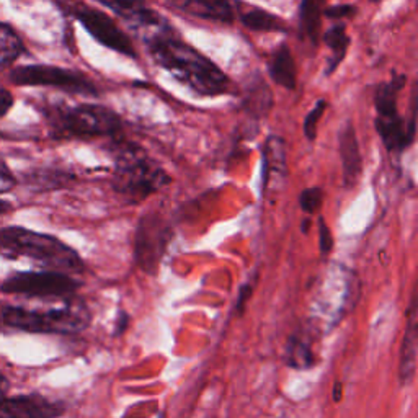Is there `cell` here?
<instances>
[{
	"mask_svg": "<svg viewBox=\"0 0 418 418\" xmlns=\"http://www.w3.org/2000/svg\"><path fill=\"white\" fill-rule=\"evenodd\" d=\"M79 290V283L61 271H26L4 281L2 291L7 295L26 297H54L66 299Z\"/></svg>",
	"mask_w": 418,
	"mask_h": 418,
	"instance_id": "cell-5",
	"label": "cell"
},
{
	"mask_svg": "<svg viewBox=\"0 0 418 418\" xmlns=\"http://www.w3.org/2000/svg\"><path fill=\"white\" fill-rule=\"evenodd\" d=\"M12 103H13V99L12 95H10V92L0 89V118L7 115V111L12 108Z\"/></svg>",
	"mask_w": 418,
	"mask_h": 418,
	"instance_id": "cell-29",
	"label": "cell"
},
{
	"mask_svg": "<svg viewBox=\"0 0 418 418\" xmlns=\"http://www.w3.org/2000/svg\"><path fill=\"white\" fill-rule=\"evenodd\" d=\"M7 392H9V381H7V378L0 373V402L7 397Z\"/></svg>",
	"mask_w": 418,
	"mask_h": 418,
	"instance_id": "cell-31",
	"label": "cell"
},
{
	"mask_svg": "<svg viewBox=\"0 0 418 418\" xmlns=\"http://www.w3.org/2000/svg\"><path fill=\"white\" fill-rule=\"evenodd\" d=\"M238 17L248 30L253 31H286V26L278 17L251 5H238Z\"/></svg>",
	"mask_w": 418,
	"mask_h": 418,
	"instance_id": "cell-19",
	"label": "cell"
},
{
	"mask_svg": "<svg viewBox=\"0 0 418 418\" xmlns=\"http://www.w3.org/2000/svg\"><path fill=\"white\" fill-rule=\"evenodd\" d=\"M64 414V405L43 395H18L0 402V418H57Z\"/></svg>",
	"mask_w": 418,
	"mask_h": 418,
	"instance_id": "cell-10",
	"label": "cell"
},
{
	"mask_svg": "<svg viewBox=\"0 0 418 418\" xmlns=\"http://www.w3.org/2000/svg\"><path fill=\"white\" fill-rule=\"evenodd\" d=\"M319 241H320V252L324 255H329L334 248V237L332 232H330L329 226L325 224V221L320 218L319 219Z\"/></svg>",
	"mask_w": 418,
	"mask_h": 418,
	"instance_id": "cell-25",
	"label": "cell"
},
{
	"mask_svg": "<svg viewBox=\"0 0 418 418\" xmlns=\"http://www.w3.org/2000/svg\"><path fill=\"white\" fill-rule=\"evenodd\" d=\"M417 296L414 295L410 302V309L407 312V327L404 334V341H402L400 350V368L399 376L400 383L407 385L412 383L415 376L417 368Z\"/></svg>",
	"mask_w": 418,
	"mask_h": 418,
	"instance_id": "cell-13",
	"label": "cell"
},
{
	"mask_svg": "<svg viewBox=\"0 0 418 418\" xmlns=\"http://www.w3.org/2000/svg\"><path fill=\"white\" fill-rule=\"evenodd\" d=\"M371 2H381V0H371Z\"/></svg>",
	"mask_w": 418,
	"mask_h": 418,
	"instance_id": "cell-33",
	"label": "cell"
},
{
	"mask_svg": "<svg viewBox=\"0 0 418 418\" xmlns=\"http://www.w3.org/2000/svg\"><path fill=\"white\" fill-rule=\"evenodd\" d=\"M170 242V226L159 214H145L136 231L134 257L139 267L148 273H155L160 258Z\"/></svg>",
	"mask_w": 418,
	"mask_h": 418,
	"instance_id": "cell-7",
	"label": "cell"
},
{
	"mask_svg": "<svg viewBox=\"0 0 418 418\" xmlns=\"http://www.w3.org/2000/svg\"><path fill=\"white\" fill-rule=\"evenodd\" d=\"M170 182L162 168L149 160L143 152L131 148L121 149L116 159L113 187L131 203H141Z\"/></svg>",
	"mask_w": 418,
	"mask_h": 418,
	"instance_id": "cell-4",
	"label": "cell"
},
{
	"mask_svg": "<svg viewBox=\"0 0 418 418\" xmlns=\"http://www.w3.org/2000/svg\"><path fill=\"white\" fill-rule=\"evenodd\" d=\"M75 17L84 25V28L97 41L101 43L103 46L110 48V50L116 53H121L124 56L136 57V51L129 38L118 28L115 21L108 17V15L89 7H79L75 10Z\"/></svg>",
	"mask_w": 418,
	"mask_h": 418,
	"instance_id": "cell-9",
	"label": "cell"
},
{
	"mask_svg": "<svg viewBox=\"0 0 418 418\" xmlns=\"http://www.w3.org/2000/svg\"><path fill=\"white\" fill-rule=\"evenodd\" d=\"M324 201V192L320 188H306L299 194L301 209L306 214H316Z\"/></svg>",
	"mask_w": 418,
	"mask_h": 418,
	"instance_id": "cell-23",
	"label": "cell"
},
{
	"mask_svg": "<svg viewBox=\"0 0 418 418\" xmlns=\"http://www.w3.org/2000/svg\"><path fill=\"white\" fill-rule=\"evenodd\" d=\"M0 255L9 260H33L41 267L67 275L84 271L82 258L74 248L56 237L23 227H5L0 231Z\"/></svg>",
	"mask_w": 418,
	"mask_h": 418,
	"instance_id": "cell-2",
	"label": "cell"
},
{
	"mask_svg": "<svg viewBox=\"0 0 418 418\" xmlns=\"http://www.w3.org/2000/svg\"><path fill=\"white\" fill-rule=\"evenodd\" d=\"M5 211H9V204L5 203V201L0 199V216H2L5 213Z\"/></svg>",
	"mask_w": 418,
	"mask_h": 418,
	"instance_id": "cell-32",
	"label": "cell"
},
{
	"mask_svg": "<svg viewBox=\"0 0 418 418\" xmlns=\"http://www.w3.org/2000/svg\"><path fill=\"white\" fill-rule=\"evenodd\" d=\"M12 77L20 85H46L74 92V94H97L94 84H90L84 75L54 66L20 67L13 70Z\"/></svg>",
	"mask_w": 418,
	"mask_h": 418,
	"instance_id": "cell-8",
	"label": "cell"
},
{
	"mask_svg": "<svg viewBox=\"0 0 418 418\" xmlns=\"http://www.w3.org/2000/svg\"><path fill=\"white\" fill-rule=\"evenodd\" d=\"M97 2L138 26H155L160 21L159 15L145 7L141 0H97Z\"/></svg>",
	"mask_w": 418,
	"mask_h": 418,
	"instance_id": "cell-16",
	"label": "cell"
},
{
	"mask_svg": "<svg viewBox=\"0 0 418 418\" xmlns=\"http://www.w3.org/2000/svg\"><path fill=\"white\" fill-rule=\"evenodd\" d=\"M12 175H10L9 172V167L5 165V162L0 159V192H5V189H9L12 187Z\"/></svg>",
	"mask_w": 418,
	"mask_h": 418,
	"instance_id": "cell-27",
	"label": "cell"
},
{
	"mask_svg": "<svg viewBox=\"0 0 418 418\" xmlns=\"http://www.w3.org/2000/svg\"><path fill=\"white\" fill-rule=\"evenodd\" d=\"M356 12V9L353 5H335V7L325 9L324 15H327L329 18H345L351 17Z\"/></svg>",
	"mask_w": 418,
	"mask_h": 418,
	"instance_id": "cell-26",
	"label": "cell"
},
{
	"mask_svg": "<svg viewBox=\"0 0 418 418\" xmlns=\"http://www.w3.org/2000/svg\"><path fill=\"white\" fill-rule=\"evenodd\" d=\"M21 53V41L10 26L0 23V64L17 59Z\"/></svg>",
	"mask_w": 418,
	"mask_h": 418,
	"instance_id": "cell-22",
	"label": "cell"
},
{
	"mask_svg": "<svg viewBox=\"0 0 418 418\" xmlns=\"http://www.w3.org/2000/svg\"><path fill=\"white\" fill-rule=\"evenodd\" d=\"M340 157L341 167H343V185L355 187L361 175V154L351 123L346 124L343 131L340 133Z\"/></svg>",
	"mask_w": 418,
	"mask_h": 418,
	"instance_id": "cell-15",
	"label": "cell"
},
{
	"mask_svg": "<svg viewBox=\"0 0 418 418\" xmlns=\"http://www.w3.org/2000/svg\"><path fill=\"white\" fill-rule=\"evenodd\" d=\"M287 175L286 145L278 136H270L263 145V189L280 188Z\"/></svg>",
	"mask_w": 418,
	"mask_h": 418,
	"instance_id": "cell-12",
	"label": "cell"
},
{
	"mask_svg": "<svg viewBox=\"0 0 418 418\" xmlns=\"http://www.w3.org/2000/svg\"><path fill=\"white\" fill-rule=\"evenodd\" d=\"M286 363L295 369H311L316 365L312 343L304 332H296L287 339Z\"/></svg>",
	"mask_w": 418,
	"mask_h": 418,
	"instance_id": "cell-18",
	"label": "cell"
},
{
	"mask_svg": "<svg viewBox=\"0 0 418 418\" xmlns=\"http://www.w3.org/2000/svg\"><path fill=\"white\" fill-rule=\"evenodd\" d=\"M325 110H327V101L319 100L317 105L314 106V110L309 113L306 119H304V134H306V138L309 141L316 139L319 121H320V118H322Z\"/></svg>",
	"mask_w": 418,
	"mask_h": 418,
	"instance_id": "cell-24",
	"label": "cell"
},
{
	"mask_svg": "<svg viewBox=\"0 0 418 418\" xmlns=\"http://www.w3.org/2000/svg\"><path fill=\"white\" fill-rule=\"evenodd\" d=\"M325 43H327V46L332 50V56L327 61V75L334 74V70L340 66V62L343 61L346 50H348L350 46V36L346 35V30H345V25H334L332 28H330L327 33H325Z\"/></svg>",
	"mask_w": 418,
	"mask_h": 418,
	"instance_id": "cell-21",
	"label": "cell"
},
{
	"mask_svg": "<svg viewBox=\"0 0 418 418\" xmlns=\"http://www.w3.org/2000/svg\"><path fill=\"white\" fill-rule=\"evenodd\" d=\"M129 325V316L126 312H119V317L116 320V329H115V335H121L126 327Z\"/></svg>",
	"mask_w": 418,
	"mask_h": 418,
	"instance_id": "cell-30",
	"label": "cell"
},
{
	"mask_svg": "<svg viewBox=\"0 0 418 418\" xmlns=\"http://www.w3.org/2000/svg\"><path fill=\"white\" fill-rule=\"evenodd\" d=\"M376 129L389 152H402L414 143L415 118L407 123L399 115L397 108L389 111H378Z\"/></svg>",
	"mask_w": 418,
	"mask_h": 418,
	"instance_id": "cell-11",
	"label": "cell"
},
{
	"mask_svg": "<svg viewBox=\"0 0 418 418\" xmlns=\"http://www.w3.org/2000/svg\"><path fill=\"white\" fill-rule=\"evenodd\" d=\"M268 70L271 79L278 85L287 90H292L296 87V64L291 50L286 45H281L271 54Z\"/></svg>",
	"mask_w": 418,
	"mask_h": 418,
	"instance_id": "cell-17",
	"label": "cell"
},
{
	"mask_svg": "<svg viewBox=\"0 0 418 418\" xmlns=\"http://www.w3.org/2000/svg\"><path fill=\"white\" fill-rule=\"evenodd\" d=\"M149 50L155 62L198 94L221 95L229 90V79L214 62L175 38H152Z\"/></svg>",
	"mask_w": 418,
	"mask_h": 418,
	"instance_id": "cell-1",
	"label": "cell"
},
{
	"mask_svg": "<svg viewBox=\"0 0 418 418\" xmlns=\"http://www.w3.org/2000/svg\"><path fill=\"white\" fill-rule=\"evenodd\" d=\"M324 4L325 0H302L299 7V25L301 33L304 38H307L314 46L319 41V31H320V21L324 15Z\"/></svg>",
	"mask_w": 418,
	"mask_h": 418,
	"instance_id": "cell-20",
	"label": "cell"
},
{
	"mask_svg": "<svg viewBox=\"0 0 418 418\" xmlns=\"http://www.w3.org/2000/svg\"><path fill=\"white\" fill-rule=\"evenodd\" d=\"M2 322L23 332L70 335L89 327L90 312L80 301H67L64 306L53 309L10 306L2 311Z\"/></svg>",
	"mask_w": 418,
	"mask_h": 418,
	"instance_id": "cell-3",
	"label": "cell"
},
{
	"mask_svg": "<svg viewBox=\"0 0 418 418\" xmlns=\"http://www.w3.org/2000/svg\"><path fill=\"white\" fill-rule=\"evenodd\" d=\"M252 291H253V286L251 283H247L246 286L241 287V292H238V297H237V302H236L237 311H243V306H246L247 299L251 297Z\"/></svg>",
	"mask_w": 418,
	"mask_h": 418,
	"instance_id": "cell-28",
	"label": "cell"
},
{
	"mask_svg": "<svg viewBox=\"0 0 418 418\" xmlns=\"http://www.w3.org/2000/svg\"><path fill=\"white\" fill-rule=\"evenodd\" d=\"M59 131L74 138L110 136L119 129V118L111 110L95 105L66 108L56 116Z\"/></svg>",
	"mask_w": 418,
	"mask_h": 418,
	"instance_id": "cell-6",
	"label": "cell"
},
{
	"mask_svg": "<svg viewBox=\"0 0 418 418\" xmlns=\"http://www.w3.org/2000/svg\"><path fill=\"white\" fill-rule=\"evenodd\" d=\"M167 2L198 18L222 21V23H231L234 20V10L229 0H167Z\"/></svg>",
	"mask_w": 418,
	"mask_h": 418,
	"instance_id": "cell-14",
	"label": "cell"
}]
</instances>
